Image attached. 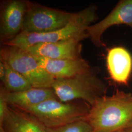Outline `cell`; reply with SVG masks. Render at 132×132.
Wrapping results in <instances>:
<instances>
[{
    "instance_id": "obj_1",
    "label": "cell",
    "mask_w": 132,
    "mask_h": 132,
    "mask_svg": "<svg viewBox=\"0 0 132 132\" xmlns=\"http://www.w3.org/2000/svg\"><path fill=\"white\" fill-rule=\"evenodd\" d=\"M86 119L92 132H116L123 129L132 120V94L117 90L104 95L90 106Z\"/></svg>"
},
{
    "instance_id": "obj_2",
    "label": "cell",
    "mask_w": 132,
    "mask_h": 132,
    "mask_svg": "<svg viewBox=\"0 0 132 132\" xmlns=\"http://www.w3.org/2000/svg\"><path fill=\"white\" fill-rule=\"evenodd\" d=\"M97 7L91 5L75 15L66 26L59 30L46 33H28L22 32L13 40L4 46L26 50L40 43L56 42L72 38L82 40L88 38L87 29L98 19Z\"/></svg>"
},
{
    "instance_id": "obj_3",
    "label": "cell",
    "mask_w": 132,
    "mask_h": 132,
    "mask_svg": "<svg viewBox=\"0 0 132 132\" xmlns=\"http://www.w3.org/2000/svg\"><path fill=\"white\" fill-rule=\"evenodd\" d=\"M96 69L88 70L67 79H55L52 84L57 98L62 102L80 99L90 106L96 100L105 95L108 86L98 76Z\"/></svg>"
},
{
    "instance_id": "obj_4",
    "label": "cell",
    "mask_w": 132,
    "mask_h": 132,
    "mask_svg": "<svg viewBox=\"0 0 132 132\" xmlns=\"http://www.w3.org/2000/svg\"><path fill=\"white\" fill-rule=\"evenodd\" d=\"M90 108L54 98L21 111L32 116L45 128L55 129L86 118Z\"/></svg>"
},
{
    "instance_id": "obj_5",
    "label": "cell",
    "mask_w": 132,
    "mask_h": 132,
    "mask_svg": "<svg viewBox=\"0 0 132 132\" xmlns=\"http://www.w3.org/2000/svg\"><path fill=\"white\" fill-rule=\"evenodd\" d=\"M0 59L24 77L33 88H52L54 79L40 66L35 57L18 47L4 46Z\"/></svg>"
},
{
    "instance_id": "obj_6",
    "label": "cell",
    "mask_w": 132,
    "mask_h": 132,
    "mask_svg": "<svg viewBox=\"0 0 132 132\" xmlns=\"http://www.w3.org/2000/svg\"><path fill=\"white\" fill-rule=\"evenodd\" d=\"M75 14L28 1L22 32L46 33L56 31L65 27Z\"/></svg>"
},
{
    "instance_id": "obj_7",
    "label": "cell",
    "mask_w": 132,
    "mask_h": 132,
    "mask_svg": "<svg viewBox=\"0 0 132 132\" xmlns=\"http://www.w3.org/2000/svg\"><path fill=\"white\" fill-rule=\"evenodd\" d=\"M28 1L10 0L1 10L0 41L4 45L13 40L23 31Z\"/></svg>"
},
{
    "instance_id": "obj_8",
    "label": "cell",
    "mask_w": 132,
    "mask_h": 132,
    "mask_svg": "<svg viewBox=\"0 0 132 132\" xmlns=\"http://www.w3.org/2000/svg\"><path fill=\"white\" fill-rule=\"evenodd\" d=\"M125 24L132 29V0L120 1L112 11L99 22L92 24L87 29V34L94 46H105L102 37L108 28L116 25Z\"/></svg>"
},
{
    "instance_id": "obj_9",
    "label": "cell",
    "mask_w": 132,
    "mask_h": 132,
    "mask_svg": "<svg viewBox=\"0 0 132 132\" xmlns=\"http://www.w3.org/2000/svg\"><path fill=\"white\" fill-rule=\"evenodd\" d=\"M82 39L72 38L56 42L40 43L27 48L34 56L51 59H73L81 58Z\"/></svg>"
},
{
    "instance_id": "obj_10",
    "label": "cell",
    "mask_w": 132,
    "mask_h": 132,
    "mask_svg": "<svg viewBox=\"0 0 132 132\" xmlns=\"http://www.w3.org/2000/svg\"><path fill=\"white\" fill-rule=\"evenodd\" d=\"M109 75L115 83L128 86L132 76V56L130 52L122 47L109 48L106 57Z\"/></svg>"
},
{
    "instance_id": "obj_11",
    "label": "cell",
    "mask_w": 132,
    "mask_h": 132,
    "mask_svg": "<svg viewBox=\"0 0 132 132\" xmlns=\"http://www.w3.org/2000/svg\"><path fill=\"white\" fill-rule=\"evenodd\" d=\"M35 57L40 66L54 80L74 77L90 68L89 63L81 57L73 59H51Z\"/></svg>"
},
{
    "instance_id": "obj_12",
    "label": "cell",
    "mask_w": 132,
    "mask_h": 132,
    "mask_svg": "<svg viewBox=\"0 0 132 132\" xmlns=\"http://www.w3.org/2000/svg\"><path fill=\"white\" fill-rule=\"evenodd\" d=\"M5 97L9 105L20 110L36 106L48 99L57 98L52 88H36L16 93H10L6 90Z\"/></svg>"
},
{
    "instance_id": "obj_13",
    "label": "cell",
    "mask_w": 132,
    "mask_h": 132,
    "mask_svg": "<svg viewBox=\"0 0 132 132\" xmlns=\"http://www.w3.org/2000/svg\"><path fill=\"white\" fill-rule=\"evenodd\" d=\"M0 127L3 128L5 132H47L32 116L10 107Z\"/></svg>"
},
{
    "instance_id": "obj_14",
    "label": "cell",
    "mask_w": 132,
    "mask_h": 132,
    "mask_svg": "<svg viewBox=\"0 0 132 132\" xmlns=\"http://www.w3.org/2000/svg\"><path fill=\"white\" fill-rule=\"evenodd\" d=\"M4 62L6 68V74L2 82L5 90L10 93H16L33 88L24 77L12 68L6 62Z\"/></svg>"
},
{
    "instance_id": "obj_15",
    "label": "cell",
    "mask_w": 132,
    "mask_h": 132,
    "mask_svg": "<svg viewBox=\"0 0 132 132\" xmlns=\"http://www.w3.org/2000/svg\"><path fill=\"white\" fill-rule=\"evenodd\" d=\"M47 132H92V128L86 118L70 123L55 129L45 128Z\"/></svg>"
},
{
    "instance_id": "obj_16",
    "label": "cell",
    "mask_w": 132,
    "mask_h": 132,
    "mask_svg": "<svg viewBox=\"0 0 132 132\" xmlns=\"http://www.w3.org/2000/svg\"><path fill=\"white\" fill-rule=\"evenodd\" d=\"M5 92L4 87H1L0 91V125L2 123L9 109V104L5 97Z\"/></svg>"
},
{
    "instance_id": "obj_17",
    "label": "cell",
    "mask_w": 132,
    "mask_h": 132,
    "mask_svg": "<svg viewBox=\"0 0 132 132\" xmlns=\"http://www.w3.org/2000/svg\"><path fill=\"white\" fill-rule=\"evenodd\" d=\"M6 74V68L5 63L2 60H0V79L3 82Z\"/></svg>"
},
{
    "instance_id": "obj_18",
    "label": "cell",
    "mask_w": 132,
    "mask_h": 132,
    "mask_svg": "<svg viewBox=\"0 0 132 132\" xmlns=\"http://www.w3.org/2000/svg\"><path fill=\"white\" fill-rule=\"evenodd\" d=\"M126 132H132V120L124 128Z\"/></svg>"
},
{
    "instance_id": "obj_19",
    "label": "cell",
    "mask_w": 132,
    "mask_h": 132,
    "mask_svg": "<svg viewBox=\"0 0 132 132\" xmlns=\"http://www.w3.org/2000/svg\"><path fill=\"white\" fill-rule=\"evenodd\" d=\"M116 132H126V131L124 130V129H121V130H118V131Z\"/></svg>"
},
{
    "instance_id": "obj_20",
    "label": "cell",
    "mask_w": 132,
    "mask_h": 132,
    "mask_svg": "<svg viewBox=\"0 0 132 132\" xmlns=\"http://www.w3.org/2000/svg\"><path fill=\"white\" fill-rule=\"evenodd\" d=\"M0 132H5L2 127H0Z\"/></svg>"
}]
</instances>
